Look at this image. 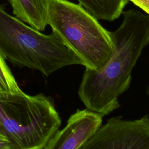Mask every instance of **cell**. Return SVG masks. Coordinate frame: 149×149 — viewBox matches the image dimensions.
I'll return each instance as SVG.
<instances>
[{
  "mask_svg": "<svg viewBox=\"0 0 149 149\" xmlns=\"http://www.w3.org/2000/svg\"><path fill=\"white\" fill-rule=\"evenodd\" d=\"M122 14L121 24L111 31V56L98 70L86 68L78 90L87 109L102 117L120 107L118 98L129 88L132 70L149 44V16L134 9Z\"/></svg>",
  "mask_w": 149,
  "mask_h": 149,
  "instance_id": "1",
  "label": "cell"
},
{
  "mask_svg": "<svg viewBox=\"0 0 149 149\" xmlns=\"http://www.w3.org/2000/svg\"><path fill=\"white\" fill-rule=\"evenodd\" d=\"M0 54L15 65L38 70L47 76L67 66L83 65L56 33L42 34L8 13L1 4Z\"/></svg>",
  "mask_w": 149,
  "mask_h": 149,
  "instance_id": "2",
  "label": "cell"
},
{
  "mask_svg": "<svg viewBox=\"0 0 149 149\" xmlns=\"http://www.w3.org/2000/svg\"><path fill=\"white\" fill-rule=\"evenodd\" d=\"M61 124L50 97L22 90L0 94V133L9 140L10 149H43Z\"/></svg>",
  "mask_w": 149,
  "mask_h": 149,
  "instance_id": "3",
  "label": "cell"
},
{
  "mask_svg": "<svg viewBox=\"0 0 149 149\" xmlns=\"http://www.w3.org/2000/svg\"><path fill=\"white\" fill-rule=\"evenodd\" d=\"M48 25L80 59L86 68L101 69L112 55L111 31L80 4L52 0Z\"/></svg>",
  "mask_w": 149,
  "mask_h": 149,
  "instance_id": "4",
  "label": "cell"
},
{
  "mask_svg": "<svg viewBox=\"0 0 149 149\" xmlns=\"http://www.w3.org/2000/svg\"><path fill=\"white\" fill-rule=\"evenodd\" d=\"M79 149H149V115L136 120L113 117Z\"/></svg>",
  "mask_w": 149,
  "mask_h": 149,
  "instance_id": "5",
  "label": "cell"
},
{
  "mask_svg": "<svg viewBox=\"0 0 149 149\" xmlns=\"http://www.w3.org/2000/svg\"><path fill=\"white\" fill-rule=\"evenodd\" d=\"M102 116L88 109H77L62 130H58L43 149H79L102 126Z\"/></svg>",
  "mask_w": 149,
  "mask_h": 149,
  "instance_id": "6",
  "label": "cell"
},
{
  "mask_svg": "<svg viewBox=\"0 0 149 149\" xmlns=\"http://www.w3.org/2000/svg\"><path fill=\"white\" fill-rule=\"evenodd\" d=\"M52 0H8L13 14L29 26L42 31L48 25Z\"/></svg>",
  "mask_w": 149,
  "mask_h": 149,
  "instance_id": "7",
  "label": "cell"
},
{
  "mask_svg": "<svg viewBox=\"0 0 149 149\" xmlns=\"http://www.w3.org/2000/svg\"><path fill=\"white\" fill-rule=\"evenodd\" d=\"M98 20L113 21L122 14L129 0H77Z\"/></svg>",
  "mask_w": 149,
  "mask_h": 149,
  "instance_id": "8",
  "label": "cell"
},
{
  "mask_svg": "<svg viewBox=\"0 0 149 149\" xmlns=\"http://www.w3.org/2000/svg\"><path fill=\"white\" fill-rule=\"evenodd\" d=\"M21 90L5 59L0 54V94L16 93Z\"/></svg>",
  "mask_w": 149,
  "mask_h": 149,
  "instance_id": "9",
  "label": "cell"
},
{
  "mask_svg": "<svg viewBox=\"0 0 149 149\" xmlns=\"http://www.w3.org/2000/svg\"><path fill=\"white\" fill-rule=\"evenodd\" d=\"M149 16V0H129Z\"/></svg>",
  "mask_w": 149,
  "mask_h": 149,
  "instance_id": "10",
  "label": "cell"
},
{
  "mask_svg": "<svg viewBox=\"0 0 149 149\" xmlns=\"http://www.w3.org/2000/svg\"><path fill=\"white\" fill-rule=\"evenodd\" d=\"M0 149H10L9 140L1 133H0Z\"/></svg>",
  "mask_w": 149,
  "mask_h": 149,
  "instance_id": "11",
  "label": "cell"
},
{
  "mask_svg": "<svg viewBox=\"0 0 149 149\" xmlns=\"http://www.w3.org/2000/svg\"><path fill=\"white\" fill-rule=\"evenodd\" d=\"M147 94L149 95V86L148 87V88H147Z\"/></svg>",
  "mask_w": 149,
  "mask_h": 149,
  "instance_id": "12",
  "label": "cell"
}]
</instances>
